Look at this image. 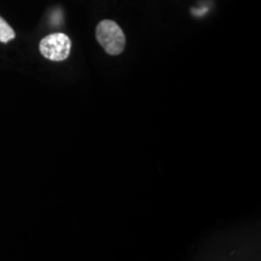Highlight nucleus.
<instances>
[{
	"label": "nucleus",
	"mask_w": 261,
	"mask_h": 261,
	"mask_svg": "<svg viewBox=\"0 0 261 261\" xmlns=\"http://www.w3.org/2000/svg\"><path fill=\"white\" fill-rule=\"evenodd\" d=\"M39 50L42 56L48 61H65L70 55L71 40L64 33H52L41 39Z\"/></svg>",
	"instance_id": "nucleus-2"
},
{
	"label": "nucleus",
	"mask_w": 261,
	"mask_h": 261,
	"mask_svg": "<svg viewBox=\"0 0 261 261\" xmlns=\"http://www.w3.org/2000/svg\"><path fill=\"white\" fill-rule=\"evenodd\" d=\"M16 38V33L14 28L10 25L4 18L0 16V42L8 44L9 41L14 40Z\"/></svg>",
	"instance_id": "nucleus-3"
},
{
	"label": "nucleus",
	"mask_w": 261,
	"mask_h": 261,
	"mask_svg": "<svg viewBox=\"0 0 261 261\" xmlns=\"http://www.w3.org/2000/svg\"><path fill=\"white\" fill-rule=\"evenodd\" d=\"M96 39L98 44L110 56L121 55L126 46L125 33L113 19H102L96 27Z\"/></svg>",
	"instance_id": "nucleus-1"
}]
</instances>
